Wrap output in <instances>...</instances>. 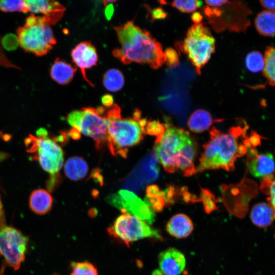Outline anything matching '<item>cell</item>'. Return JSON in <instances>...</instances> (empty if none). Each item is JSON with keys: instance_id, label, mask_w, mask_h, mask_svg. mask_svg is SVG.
Returning <instances> with one entry per match:
<instances>
[{"instance_id": "26", "label": "cell", "mask_w": 275, "mask_h": 275, "mask_svg": "<svg viewBox=\"0 0 275 275\" xmlns=\"http://www.w3.org/2000/svg\"><path fill=\"white\" fill-rule=\"evenodd\" d=\"M264 57L259 51H253L249 53L245 58V65L251 72H258L264 67Z\"/></svg>"}, {"instance_id": "21", "label": "cell", "mask_w": 275, "mask_h": 275, "mask_svg": "<svg viewBox=\"0 0 275 275\" xmlns=\"http://www.w3.org/2000/svg\"><path fill=\"white\" fill-rule=\"evenodd\" d=\"M255 25L257 32L262 36H274L275 12L267 10L260 12L255 18Z\"/></svg>"}, {"instance_id": "29", "label": "cell", "mask_w": 275, "mask_h": 275, "mask_svg": "<svg viewBox=\"0 0 275 275\" xmlns=\"http://www.w3.org/2000/svg\"><path fill=\"white\" fill-rule=\"evenodd\" d=\"M172 6L181 12L190 13L195 11L202 5L203 2L199 1H175L172 3Z\"/></svg>"}, {"instance_id": "5", "label": "cell", "mask_w": 275, "mask_h": 275, "mask_svg": "<svg viewBox=\"0 0 275 275\" xmlns=\"http://www.w3.org/2000/svg\"><path fill=\"white\" fill-rule=\"evenodd\" d=\"M205 3L203 12L208 23L217 32L225 30L244 31L250 25L248 17L252 12L241 2L220 0Z\"/></svg>"}, {"instance_id": "43", "label": "cell", "mask_w": 275, "mask_h": 275, "mask_svg": "<svg viewBox=\"0 0 275 275\" xmlns=\"http://www.w3.org/2000/svg\"><path fill=\"white\" fill-rule=\"evenodd\" d=\"M114 13V6L112 4H108L106 6L105 14L106 18L109 20Z\"/></svg>"}, {"instance_id": "16", "label": "cell", "mask_w": 275, "mask_h": 275, "mask_svg": "<svg viewBox=\"0 0 275 275\" xmlns=\"http://www.w3.org/2000/svg\"><path fill=\"white\" fill-rule=\"evenodd\" d=\"M160 271L164 275H179L186 264L184 255L175 248L161 252L158 256Z\"/></svg>"}, {"instance_id": "36", "label": "cell", "mask_w": 275, "mask_h": 275, "mask_svg": "<svg viewBox=\"0 0 275 275\" xmlns=\"http://www.w3.org/2000/svg\"><path fill=\"white\" fill-rule=\"evenodd\" d=\"M77 165L80 179L84 178L88 171V166L87 162L81 157L74 156Z\"/></svg>"}, {"instance_id": "48", "label": "cell", "mask_w": 275, "mask_h": 275, "mask_svg": "<svg viewBox=\"0 0 275 275\" xmlns=\"http://www.w3.org/2000/svg\"><path fill=\"white\" fill-rule=\"evenodd\" d=\"M151 275H164L163 274L160 270L156 269L154 270Z\"/></svg>"}, {"instance_id": "37", "label": "cell", "mask_w": 275, "mask_h": 275, "mask_svg": "<svg viewBox=\"0 0 275 275\" xmlns=\"http://www.w3.org/2000/svg\"><path fill=\"white\" fill-rule=\"evenodd\" d=\"M152 17L154 19H160L164 18L167 15V13L160 8L154 9L151 12Z\"/></svg>"}, {"instance_id": "2", "label": "cell", "mask_w": 275, "mask_h": 275, "mask_svg": "<svg viewBox=\"0 0 275 275\" xmlns=\"http://www.w3.org/2000/svg\"><path fill=\"white\" fill-rule=\"evenodd\" d=\"M248 126L232 127L229 133H223L213 127L210 131V140L203 146L204 151L196 169L198 172L207 170L223 169L231 171L239 157L248 150V138L241 144L239 139L246 134Z\"/></svg>"}, {"instance_id": "18", "label": "cell", "mask_w": 275, "mask_h": 275, "mask_svg": "<svg viewBox=\"0 0 275 275\" xmlns=\"http://www.w3.org/2000/svg\"><path fill=\"white\" fill-rule=\"evenodd\" d=\"M250 217L255 225L266 228L275 219V210L269 203H260L253 207Z\"/></svg>"}, {"instance_id": "50", "label": "cell", "mask_w": 275, "mask_h": 275, "mask_svg": "<svg viewBox=\"0 0 275 275\" xmlns=\"http://www.w3.org/2000/svg\"><path fill=\"white\" fill-rule=\"evenodd\" d=\"M0 203H1V199H0Z\"/></svg>"}, {"instance_id": "32", "label": "cell", "mask_w": 275, "mask_h": 275, "mask_svg": "<svg viewBox=\"0 0 275 275\" xmlns=\"http://www.w3.org/2000/svg\"><path fill=\"white\" fill-rule=\"evenodd\" d=\"M64 170L66 175L70 179L72 180L80 179L74 157L67 159L64 166Z\"/></svg>"}, {"instance_id": "13", "label": "cell", "mask_w": 275, "mask_h": 275, "mask_svg": "<svg viewBox=\"0 0 275 275\" xmlns=\"http://www.w3.org/2000/svg\"><path fill=\"white\" fill-rule=\"evenodd\" d=\"M247 165L250 173L255 177L262 178L275 171V161L273 155L269 153L259 154L256 149L248 150Z\"/></svg>"}, {"instance_id": "39", "label": "cell", "mask_w": 275, "mask_h": 275, "mask_svg": "<svg viewBox=\"0 0 275 275\" xmlns=\"http://www.w3.org/2000/svg\"><path fill=\"white\" fill-rule=\"evenodd\" d=\"M59 174L50 175L49 179L47 182V187L48 190L52 191L55 187L59 180Z\"/></svg>"}, {"instance_id": "11", "label": "cell", "mask_w": 275, "mask_h": 275, "mask_svg": "<svg viewBox=\"0 0 275 275\" xmlns=\"http://www.w3.org/2000/svg\"><path fill=\"white\" fill-rule=\"evenodd\" d=\"M36 145L37 155L33 158L38 159L41 167L50 175L58 174L64 162L61 148L47 137L36 138Z\"/></svg>"}, {"instance_id": "46", "label": "cell", "mask_w": 275, "mask_h": 275, "mask_svg": "<svg viewBox=\"0 0 275 275\" xmlns=\"http://www.w3.org/2000/svg\"><path fill=\"white\" fill-rule=\"evenodd\" d=\"M7 157H8L7 154L4 152H0V161H3V160L7 158Z\"/></svg>"}, {"instance_id": "41", "label": "cell", "mask_w": 275, "mask_h": 275, "mask_svg": "<svg viewBox=\"0 0 275 275\" xmlns=\"http://www.w3.org/2000/svg\"><path fill=\"white\" fill-rule=\"evenodd\" d=\"M101 101L102 104L105 107H109L114 104L113 97L112 95L109 94H106L103 96L101 98Z\"/></svg>"}, {"instance_id": "42", "label": "cell", "mask_w": 275, "mask_h": 275, "mask_svg": "<svg viewBox=\"0 0 275 275\" xmlns=\"http://www.w3.org/2000/svg\"><path fill=\"white\" fill-rule=\"evenodd\" d=\"M191 18L195 24H198L202 20L203 16L200 12H196L192 14Z\"/></svg>"}, {"instance_id": "44", "label": "cell", "mask_w": 275, "mask_h": 275, "mask_svg": "<svg viewBox=\"0 0 275 275\" xmlns=\"http://www.w3.org/2000/svg\"><path fill=\"white\" fill-rule=\"evenodd\" d=\"M69 133L71 137L74 139H78L80 137V132L77 129L73 127Z\"/></svg>"}, {"instance_id": "6", "label": "cell", "mask_w": 275, "mask_h": 275, "mask_svg": "<svg viewBox=\"0 0 275 275\" xmlns=\"http://www.w3.org/2000/svg\"><path fill=\"white\" fill-rule=\"evenodd\" d=\"M215 42L209 28L200 23L192 25L184 41L178 42L176 46L186 54L197 73L200 74L201 69L215 51Z\"/></svg>"}, {"instance_id": "15", "label": "cell", "mask_w": 275, "mask_h": 275, "mask_svg": "<svg viewBox=\"0 0 275 275\" xmlns=\"http://www.w3.org/2000/svg\"><path fill=\"white\" fill-rule=\"evenodd\" d=\"M71 54L73 62L80 68L84 79L91 86H93L86 76V69L96 65L98 62L96 48L89 41L81 42L72 49Z\"/></svg>"}, {"instance_id": "14", "label": "cell", "mask_w": 275, "mask_h": 275, "mask_svg": "<svg viewBox=\"0 0 275 275\" xmlns=\"http://www.w3.org/2000/svg\"><path fill=\"white\" fill-rule=\"evenodd\" d=\"M28 12L33 14H41L49 24L56 23L63 16L65 8L55 1H25Z\"/></svg>"}, {"instance_id": "4", "label": "cell", "mask_w": 275, "mask_h": 275, "mask_svg": "<svg viewBox=\"0 0 275 275\" xmlns=\"http://www.w3.org/2000/svg\"><path fill=\"white\" fill-rule=\"evenodd\" d=\"M105 107L109 122L106 144L112 154L126 157L128 148L139 143L143 139L147 123L141 118L139 110L132 118H122L121 108L116 104Z\"/></svg>"}, {"instance_id": "51", "label": "cell", "mask_w": 275, "mask_h": 275, "mask_svg": "<svg viewBox=\"0 0 275 275\" xmlns=\"http://www.w3.org/2000/svg\"><path fill=\"white\" fill-rule=\"evenodd\" d=\"M1 134V132H0V135Z\"/></svg>"}, {"instance_id": "49", "label": "cell", "mask_w": 275, "mask_h": 275, "mask_svg": "<svg viewBox=\"0 0 275 275\" xmlns=\"http://www.w3.org/2000/svg\"><path fill=\"white\" fill-rule=\"evenodd\" d=\"M116 2V1H103V4L106 6L107 5L112 4V3H114Z\"/></svg>"}, {"instance_id": "27", "label": "cell", "mask_w": 275, "mask_h": 275, "mask_svg": "<svg viewBox=\"0 0 275 275\" xmlns=\"http://www.w3.org/2000/svg\"><path fill=\"white\" fill-rule=\"evenodd\" d=\"M70 275H98L97 268L92 263L87 262H72Z\"/></svg>"}, {"instance_id": "30", "label": "cell", "mask_w": 275, "mask_h": 275, "mask_svg": "<svg viewBox=\"0 0 275 275\" xmlns=\"http://www.w3.org/2000/svg\"><path fill=\"white\" fill-rule=\"evenodd\" d=\"M145 130L148 134L156 136L155 142H157L162 137L166 130V126L159 121H153L147 122Z\"/></svg>"}, {"instance_id": "25", "label": "cell", "mask_w": 275, "mask_h": 275, "mask_svg": "<svg viewBox=\"0 0 275 275\" xmlns=\"http://www.w3.org/2000/svg\"><path fill=\"white\" fill-rule=\"evenodd\" d=\"M264 67L263 73L269 84L275 86V47L268 46L264 54Z\"/></svg>"}, {"instance_id": "22", "label": "cell", "mask_w": 275, "mask_h": 275, "mask_svg": "<svg viewBox=\"0 0 275 275\" xmlns=\"http://www.w3.org/2000/svg\"><path fill=\"white\" fill-rule=\"evenodd\" d=\"M215 121L208 112L204 109H198L189 118L187 125L191 131L200 133L207 130Z\"/></svg>"}, {"instance_id": "19", "label": "cell", "mask_w": 275, "mask_h": 275, "mask_svg": "<svg viewBox=\"0 0 275 275\" xmlns=\"http://www.w3.org/2000/svg\"><path fill=\"white\" fill-rule=\"evenodd\" d=\"M52 197L47 190L43 189L34 190L30 197V207L34 213L39 215L48 212L52 207Z\"/></svg>"}, {"instance_id": "33", "label": "cell", "mask_w": 275, "mask_h": 275, "mask_svg": "<svg viewBox=\"0 0 275 275\" xmlns=\"http://www.w3.org/2000/svg\"><path fill=\"white\" fill-rule=\"evenodd\" d=\"M167 66L170 68L176 67L179 65V57L175 49L168 48L164 51Z\"/></svg>"}, {"instance_id": "8", "label": "cell", "mask_w": 275, "mask_h": 275, "mask_svg": "<svg viewBox=\"0 0 275 275\" xmlns=\"http://www.w3.org/2000/svg\"><path fill=\"white\" fill-rule=\"evenodd\" d=\"M67 121L80 132L92 138L97 149L101 148L106 143L109 122L105 107H88L73 111L68 115Z\"/></svg>"}, {"instance_id": "7", "label": "cell", "mask_w": 275, "mask_h": 275, "mask_svg": "<svg viewBox=\"0 0 275 275\" xmlns=\"http://www.w3.org/2000/svg\"><path fill=\"white\" fill-rule=\"evenodd\" d=\"M17 32L21 47L37 56L45 54L56 43L50 24L42 16H30Z\"/></svg>"}, {"instance_id": "34", "label": "cell", "mask_w": 275, "mask_h": 275, "mask_svg": "<svg viewBox=\"0 0 275 275\" xmlns=\"http://www.w3.org/2000/svg\"><path fill=\"white\" fill-rule=\"evenodd\" d=\"M201 198L206 211L210 212L215 209L216 206L213 202L215 199L208 190L202 189Z\"/></svg>"}, {"instance_id": "20", "label": "cell", "mask_w": 275, "mask_h": 275, "mask_svg": "<svg viewBox=\"0 0 275 275\" xmlns=\"http://www.w3.org/2000/svg\"><path fill=\"white\" fill-rule=\"evenodd\" d=\"M76 70L72 65L57 58L51 67L50 74L55 81L64 85L72 80Z\"/></svg>"}, {"instance_id": "9", "label": "cell", "mask_w": 275, "mask_h": 275, "mask_svg": "<svg viewBox=\"0 0 275 275\" xmlns=\"http://www.w3.org/2000/svg\"><path fill=\"white\" fill-rule=\"evenodd\" d=\"M107 232L127 246L132 242L145 238H161L158 232L146 221L126 212L117 218L113 225L107 229Z\"/></svg>"}, {"instance_id": "3", "label": "cell", "mask_w": 275, "mask_h": 275, "mask_svg": "<svg viewBox=\"0 0 275 275\" xmlns=\"http://www.w3.org/2000/svg\"><path fill=\"white\" fill-rule=\"evenodd\" d=\"M161 139L155 142V153L166 171L173 173L180 170L183 175L196 173L194 164L196 147L189 133L185 130L165 124Z\"/></svg>"}, {"instance_id": "28", "label": "cell", "mask_w": 275, "mask_h": 275, "mask_svg": "<svg viewBox=\"0 0 275 275\" xmlns=\"http://www.w3.org/2000/svg\"><path fill=\"white\" fill-rule=\"evenodd\" d=\"M0 10L4 12H28L24 1L0 0Z\"/></svg>"}, {"instance_id": "23", "label": "cell", "mask_w": 275, "mask_h": 275, "mask_svg": "<svg viewBox=\"0 0 275 275\" xmlns=\"http://www.w3.org/2000/svg\"><path fill=\"white\" fill-rule=\"evenodd\" d=\"M145 201L153 210L161 211L166 203L164 191L160 190L156 185L149 186L147 188Z\"/></svg>"}, {"instance_id": "38", "label": "cell", "mask_w": 275, "mask_h": 275, "mask_svg": "<svg viewBox=\"0 0 275 275\" xmlns=\"http://www.w3.org/2000/svg\"><path fill=\"white\" fill-rule=\"evenodd\" d=\"M249 139L252 147H255L260 145L261 137L254 131H252L251 136Z\"/></svg>"}, {"instance_id": "40", "label": "cell", "mask_w": 275, "mask_h": 275, "mask_svg": "<svg viewBox=\"0 0 275 275\" xmlns=\"http://www.w3.org/2000/svg\"><path fill=\"white\" fill-rule=\"evenodd\" d=\"M260 2L266 10L275 12V1H260Z\"/></svg>"}, {"instance_id": "45", "label": "cell", "mask_w": 275, "mask_h": 275, "mask_svg": "<svg viewBox=\"0 0 275 275\" xmlns=\"http://www.w3.org/2000/svg\"><path fill=\"white\" fill-rule=\"evenodd\" d=\"M47 131L42 128H39L36 131V134L38 136V138H43L47 137Z\"/></svg>"}, {"instance_id": "47", "label": "cell", "mask_w": 275, "mask_h": 275, "mask_svg": "<svg viewBox=\"0 0 275 275\" xmlns=\"http://www.w3.org/2000/svg\"><path fill=\"white\" fill-rule=\"evenodd\" d=\"M11 137L12 136L11 135L8 134H3V139L5 141H9L10 139L11 138Z\"/></svg>"}, {"instance_id": "10", "label": "cell", "mask_w": 275, "mask_h": 275, "mask_svg": "<svg viewBox=\"0 0 275 275\" xmlns=\"http://www.w3.org/2000/svg\"><path fill=\"white\" fill-rule=\"evenodd\" d=\"M28 241V237L19 230L6 225L0 226V257L15 270L25 260Z\"/></svg>"}, {"instance_id": "35", "label": "cell", "mask_w": 275, "mask_h": 275, "mask_svg": "<svg viewBox=\"0 0 275 275\" xmlns=\"http://www.w3.org/2000/svg\"><path fill=\"white\" fill-rule=\"evenodd\" d=\"M18 43V38L12 34L6 36L3 40L4 47L8 50L15 49Z\"/></svg>"}, {"instance_id": "1", "label": "cell", "mask_w": 275, "mask_h": 275, "mask_svg": "<svg viewBox=\"0 0 275 275\" xmlns=\"http://www.w3.org/2000/svg\"><path fill=\"white\" fill-rule=\"evenodd\" d=\"M121 46L114 49L113 56L124 64L132 62L148 64L157 69L166 62L161 44L147 31L128 21L114 28Z\"/></svg>"}, {"instance_id": "12", "label": "cell", "mask_w": 275, "mask_h": 275, "mask_svg": "<svg viewBox=\"0 0 275 275\" xmlns=\"http://www.w3.org/2000/svg\"><path fill=\"white\" fill-rule=\"evenodd\" d=\"M109 201L124 213L136 216L150 224L154 220L153 210L149 204L131 191L121 190L118 195L111 196Z\"/></svg>"}, {"instance_id": "24", "label": "cell", "mask_w": 275, "mask_h": 275, "mask_svg": "<svg viewBox=\"0 0 275 275\" xmlns=\"http://www.w3.org/2000/svg\"><path fill=\"white\" fill-rule=\"evenodd\" d=\"M102 81L105 88L111 92L121 90L124 85L122 73L116 69L108 70L104 74Z\"/></svg>"}, {"instance_id": "17", "label": "cell", "mask_w": 275, "mask_h": 275, "mask_svg": "<svg viewBox=\"0 0 275 275\" xmlns=\"http://www.w3.org/2000/svg\"><path fill=\"white\" fill-rule=\"evenodd\" d=\"M166 230L172 236L177 238L188 236L194 230L193 223L190 218L182 213L172 216L168 222Z\"/></svg>"}, {"instance_id": "31", "label": "cell", "mask_w": 275, "mask_h": 275, "mask_svg": "<svg viewBox=\"0 0 275 275\" xmlns=\"http://www.w3.org/2000/svg\"><path fill=\"white\" fill-rule=\"evenodd\" d=\"M260 189L262 192L269 195L268 198V203L275 210V179L271 181L263 179Z\"/></svg>"}]
</instances>
